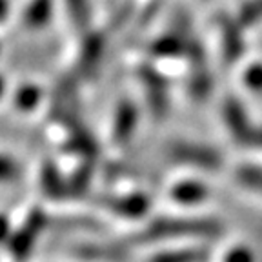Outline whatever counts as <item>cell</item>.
<instances>
[{
  "instance_id": "6da1fadb",
  "label": "cell",
  "mask_w": 262,
  "mask_h": 262,
  "mask_svg": "<svg viewBox=\"0 0 262 262\" xmlns=\"http://www.w3.org/2000/svg\"><path fill=\"white\" fill-rule=\"evenodd\" d=\"M221 224L209 219H157L149 222L139 233L129 237L124 246L131 248L137 244H149L171 238H189V237H217L221 233Z\"/></svg>"
},
{
  "instance_id": "7a4b0ae2",
  "label": "cell",
  "mask_w": 262,
  "mask_h": 262,
  "mask_svg": "<svg viewBox=\"0 0 262 262\" xmlns=\"http://www.w3.org/2000/svg\"><path fill=\"white\" fill-rule=\"evenodd\" d=\"M48 226V215L44 209L33 208L28 213V217L24 219L18 228L11 233L8 241V251L13 262H26L28 257L35 250V244L40 238L42 231Z\"/></svg>"
},
{
  "instance_id": "3957f363",
  "label": "cell",
  "mask_w": 262,
  "mask_h": 262,
  "mask_svg": "<svg viewBox=\"0 0 262 262\" xmlns=\"http://www.w3.org/2000/svg\"><path fill=\"white\" fill-rule=\"evenodd\" d=\"M77 110H78V88L77 78L64 77L55 88L51 95V104H49V117L55 120L66 124L68 127H73L78 124L77 120Z\"/></svg>"
},
{
  "instance_id": "277c9868",
  "label": "cell",
  "mask_w": 262,
  "mask_h": 262,
  "mask_svg": "<svg viewBox=\"0 0 262 262\" xmlns=\"http://www.w3.org/2000/svg\"><path fill=\"white\" fill-rule=\"evenodd\" d=\"M139 77L144 86V97L147 100V107L151 111L153 119L162 120L169 110L168 82L151 66H142Z\"/></svg>"
},
{
  "instance_id": "5b68a950",
  "label": "cell",
  "mask_w": 262,
  "mask_h": 262,
  "mask_svg": "<svg viewBox=\"0 0 262 262\" xmlns=\"http://www.w3.org/2000/svg\"><path fill=\"white\" fill-rule=\"evenodd\" d=\"M169 157L175 162L215 171L222 166V157L213 147L193 142H175L169 146Z\"/></svg>"
},
{
  "instance_id": "8992f818",
  "label": "cell",
  "mask_w": 262,
  "mask_h": 262,
  "mask_svg": "<svg viewBox=\"0 0 262 262\" xmlns=\"http://www.w3.org/2000/svg\"><path fill=\"white\" fill-rule=\"evenodd\" d=\"M106 49V37L98 31H88L84 35V42L80 46L77 62V75L78 77H91L97 71L98 64L104 57Z\"/></svg>"
},
{
  "instance_id": "52a82bcc",
  "label": "cell",
  "mask_w": 262,
  "mask_h": 262,
  "mask_svg": "<svg viewBox=\"0 0 262 262\" xmlns=\"http://www.w3.org/2000/svg\"><path fill=\"white\" fill-rule=\"evenodd\" d=\"M222 117H224V122H226V126H228L231 137H233L238 144H246V140H248L251 129H253L255 126H251L244 104H242L238 98L228 97L224 100V106H222Z\"/></svg>"
},
{
  "instance_id": "ba28073f",
  "label": "cell",
  "mask_w": 262,
  "mask_h": 262,
  "mask_svg": "<svg viewBox=\"0 0 262 262\" xmlns=\"http://www.w3.org/2000/svg\"><path fill=\"white\" fill-rule=\"evenodd\" d=\"M222 40V55L228 64H235L244 55V37H242V26L237 18H231L228 15H222L219 20Z\"/></svg>"
},
{
  "instance_id": "9c48e42d",
  "label": "cell",
  "mask_w": 262,
  "mask_h": 262,
  "mask_svg": "<svg viewBox=\"0 0 262 262\" xmlns=\"http://www.w3.org/2000/svg\"><path fill=\"white\" fill-rule=\"evenodd\" d=\"M137 122H139V111L135 104L129 100H122L115 111L113 127H111V137L117 144H126L135 133Z\"/></svg>"
},
{
  "instance_id": "30bf717a",
  "label": "cell",
  "mask_w": 262,
  "mask_h": 262,
  "mask_svg": "<svg viewBox=\"0 0 262 262\" xmlns=\"http://www.w3.org/2000/svg\"><path fill=\"white\" fill-rule=\"evenodd\" d=\"M100 202H102V206H106L111 211L117 213V215L129 219L142 217L149 209V199L146 195H140V193L127 196H102Z\"/></svg>"
},
{
  "instance_id": "8fae6325",
  "label": "cell",
  "mask_w": 262,
  "mask_h": 262,
  "mask_svg": "<svg viewBox=\"0 0 262 262\" xmlns=\"http://www.w3.org/2000/svg\"><path fill=\"white\" fill-rule=\"evenodd\" d=\"M188 44H189V38L186 37V33L173 29L171 33L157 38V40L149 46V53L157 58L182 57V55H186V51H188Z\"/></svg>"
},
{
  "instance_id": "7c38bea8",
  "label": "cell",
  "mask_w": 262,
  "mask_h": 262,
  "mask_svg": "<svg viewBox=\"0 0 262 262\" xmlns=\"http://www.w3.org/2000/svg\"><path fill=\"white\" fill-rule=\"evenodd\" d=\"M53 15V0H29L22 11L20 22L29 31L44 28Z\"/></svg>"
},
{
  "instance_id": "4fadbf2b",
  "label": "cell",
  "mask_w": 262,
  "mask_h": 262,
  "mask_svg": "<svg viewBox=\"0 0 262 262\" xmlns=\"http://www.w3.org/2000/svg\"><path fill=\"white\" fill-rule=\"evenodd\" d=\"M66 149H70L73 153H80V155L88 157V160H93L98 153V146L95 139L91 137L90 131H86L80 124H75L71 127L70 139L66 142Z\"/></svg>"
},
{
  "instance_id": "5bb4252c",
  "label": "cell",
  "mask_w": 262,
  "mask_h": 262,
  "mask_svg": "<svg viewBox=\"0 0 262 262\" xmlns=\"http://www.w3.org/2000/svg\"><path fill=\"white\" fill-rule=\"evenodd\" d=\"M40 184L44 193L48 196H51V199L68 196V180L60 175V171H58V168L53 162H48L42 166Z\"/></svg>"
},
{
  "instance_id": "9a60e30c",
  "label": "cell",
  "mask_w": 262,
  "mask_h": 262,
  "mask_svg": "<svg viewBox=\"0 0 262 262\" xmlns=\"http://www.w3.org/2000/svg\"><path fill=\"white\" fill-rule=\"evenodd\" d=\"M64 4L73 28L80 33L90 31V20H91L90 0H64Z\"/></svg>"
},
{
  "instance_id": "2e32d148",
  "label": "cell",
  "mask_w": 262,
  "mask_h": 262,
  "mask_svg": "<svg viewBox=\"0 0 262 262\" xmlns=\"http://www.w3.org/2000/svg\"><path fill=\"white\" fill-rule=\"evenodd\" d=\"M206 195H208L206 186H202L201 182H195V180L180 182L171 189V196L180 204H196V202L204 201Z\"/></svg>"
},
{
  "instance_id": "e0dca14e",
  "label": "cell",
  "mask_w": 262,
  "mask_h": 262,
  "mask_svg": "<svg viewBox=\"0 0 262 262\" xmlns=\"http://www.w3.org/2000/svg\"><path fill=\"white\" fill-rule=\"evenodd\" d=\"M189 93L195 100H202L208 97L211 91V77L206 68V64H196L191 66V75H189Z\"/></svg>"
},
{
  "instance_id": "ac0fdd59",
  "label": "cell",
  "mask_w": 262,
  "mask_h": 262,
  "mask_svg": "<svg viewBox=\"0 0 262 262\" xmlns=\"http://www.w3.org/2000/svg\"><path fill=\"white\" fill-rule=\"evenodd\" d=\"M93 160H86V162L78 166L75 169L73 177L68 180V196H82L90 189L91 179H93Z\"/></svg>"
},
{
  "instance_id": "d6986e66",
  "label": "cell",
  "mask_w": 262,
  "mask_h": 262,
  "mask_svg": "<svg viewBox=\"0 0 262 262\" xmlns=\"http://www.w3.org/2000/svg\"><path fill=\"white\" fill-rule=\"evenodd\" d=\"M208 251L202 248H189V250L164 251L153 255L147 262H206Z\"/></svg>"
},
{
  "instance_id": "ffe728a7",
  "label": "cell",
  "mask_w": 262,
  "mask_h": 262,
  "mask_svg": "<svg viewBox=\"0 0 262 262\" xmlns=\"http://www.w3.org/2000/svg\"><path fill=\"white\" fill-rule=\"evenodd\" d=\"M126 246L115 244V246H82L78 250V255L84 258H107V260H120L126 257Z\"/></svg>"
},
{
  "instance_id": "44dd1931",
  "label": "cell",
  "mask_w": 262,
  "mask_h": 262,
  "mask_svg": "<svg viewBox=\"0 0 262 262\" xmlns=\"http://www.w3.org/2000/svg\"><path fill=\"white\" fill-rule=\"evenodd\" d=\"M40 97H42V91L38 90L37 86H33V84H26V86H20L18 90L15 91V106L22 111H31L38 106L40 102Z\"/></svg>"
},
{
  "instance_id": "7402d4cb",
  "label": "cell",
  "mask_w": 262,
  "mask_h": 262,
  "mask_svg": "<svg viewBox=\"0 0 262 262\" xmlns=\"http://www.w3.org/2000/svg\"><path fill=\"white\" fill-rule=\"evenodd\" d=\"M235 179H237L238 184H242L244 188L251 189V191H257L262 195V168L257 166H241V168L235 171Z\"/></svg>"
},
{
  "instance_id": "603a6c76",
  "label": "cell",
  "mask_w": 262,
  "mask_h": 262,
  "mask_svg": "<svg viewBox=\"0 0 262 262\" xmlns=\"http://www.w3.org/2000/svg\"><path fill=\"white\" fill-rule=\"evenodd\" d=\"M238 24L242 28H250L262 20V0H246L244 4L238 8L237 16Z\"/></svg>"
},
{
  "instance_id": "cb8c5ba5",
  "label": "cell",
  "mask_w": 262,
  "mask_h": 262,
  "mask_svg": "<svg viewBox=\"0 0 262 262\" xmlns=\"http://www.w3.org/2000/svg\"><path fill=\"white\" fill-rule=\"evenodd\" d=\"M244 82L246 86L250 88L251 91H262V64H253L250 66L244 73Z\"/></svg>"
},
{
  "instance_id": "d4e9b609",
  "label": "cell",
  "mask_w": 262,
  "mask_h": 262,
  "mask_svg": "<svg viewBox=\"0 0 262 262\" xmlns=\"http://www.w3.org/2000/svg\"><path fill=\"white\" fill-rule=\"evenodd\" d=\"M18 177V166L13 159L0 155V182H9Z\"/></svg>"
},
{
  "instance_id": "484cf974",
  "label": "cell",
  "mask_w": 262,
  "mask_h": 262,
  "mask_svg": "<svg viewBox=\"0 0 262 262\" xmlns=\"http://www.w3.org/2000/svg\"><path fill=\"white\" fill-rule=\"evenodd\" d=\"M224 262H255V260H253V253L248 248L238 246V248H233V250L228 251Z\"/></svg>"
},
{
  "instance_id": "4316f807",
  "label": "cell",
  "mask_w": 262,
  "mask_h": 262,
  "mask_svg": "<svg viewBox=\"0 0 262 262\" xmlns=\"http://www.w3.org/2000/svg\"><path fill=\"white\" fill-rule=\"evenodd\" d=\"M133 13V6L131 4H124L122 8L119 9V13H115L113 20H111V28H119V26H122L124 22L129 18V15Z\"/></svg>"
},
{
  "instance_id": "83f0119b",
  "label": "cell",
  "mask_w": 262,
  "mask_h": 262,
  "mask_svg": "<svg viewBox=\"0 0 262 262\" xmlns=\"http://www.w3.org/2000/svg\"><path fill=\"white\" fill-rule=\"evenodd\" d=\"M11 233H13L11 222H9V219L6 217L4 213H0V244H2V242H8Z\"/></svg>"
},
{
  "instance_id": "f1b7e54d",
  "label": "cell",
  "mask_w": 262,
  "mask_h": 262,
  "mask_svg": "<svg viewBox=\"0 0 262 262\" xmlns=\"http://www.w3.org/2000/svg\"><path fill=\"white\" fill-rule=\"evenodd\" d=\"M244 146H251V147H262V127H253L246 140Z\"/></svg>"
},
{
  "instance_id": "f546056e",
  "label": "cell",
  "mask_w": 262,
  "mask_h": 262,
  "mask_svg": "<svg viewBox=\"0 0 262 262\" xmlns=\"http://www.w3.org/2000/svg\"><path fill=\"white\" fill-rule=\"evenodd\" d=\"M9 15V2L8 0H0V22H4Z\"/></svg>"
},
{
  "instance_id": "4dcf8cb0",
  "label": "cell",
  "mask_w": 262,
  "mask_h": 262,
  "mask_svg": "<svg viewBox=\"0 0 262 262\" xmlns=\"http://www.w3.org/2000/svg\"><path fill=\"white\" fill-rule=\"evenodd\" d=\"M4 91H6V80H4V77L0 75V97L4 95Z\"/></svg>"
}]
</instances>
